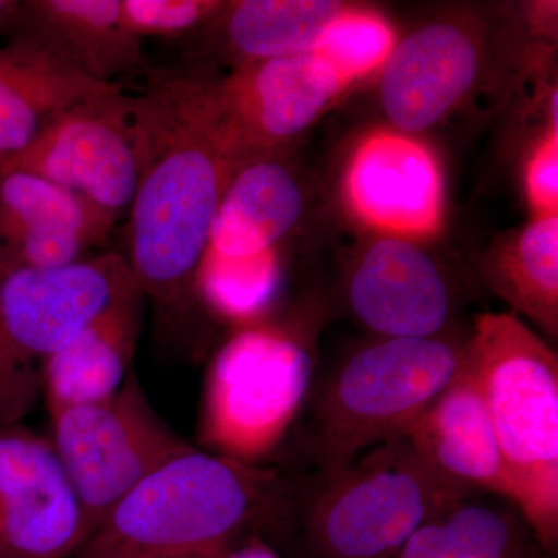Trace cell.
<instances>
[{"label":"cell","mask_w":558,"mask_h":558,"mask_svg":"<svg viewBox=\"0 0 558 558\" xmlns=\"http://www.w3.org/2000/svg\"><path fill=\"white\" fill-rule=\"evenodd\" d=\"M90 537L49 436L0 427V558H64Z\"/></svg>","instance_id":"12"},{"label":"cell","mask_w":558,"mask_h":558,"mask_svg":"<svg viewBox=\"0 0 558 558\" xmlns=\"http://www.w3.org/2000/svg\"><path fill=\"white\" fill-rule=\"evenodd\" d=\"M304 207L303 186L279 154L244 161L223 191L201 266L284 270L279 245Z\"/></svg>","instance_id":"16"},{"label":"cell","mask_w":558,"mask_h":558,"mask_svg":"<svg viewBox=\"0 0 558 558\" xmlns=\"http://www.w3.org/2000/svg\"><path fill=\"white\" fill-rule=\"evenodd\" d=\"M398 43L395 27L379 10L348 3L323 35L317 51L351 89L380 73Z\"/></svg>","instance_id":"24"},{"label":"cell","mask_w":558,"mask_h":558,"mask_svg":"<svg viewBox=\"0 0 558 558\" xmlns=\"http://www.w3.org/2000/svg\"><path fill=\"white\" fill-rule=\"evenodd\" d=\"M223 5L220 0H120V13L140 40L179 39L204 32Z\"/></svg>","instance_id":"25"},{"label":"cell","mask_w":558,"mask_h":558,"mask_svg":"<svg viewBox=\"0 0 558 558\" xmlns=\"http://www.w3.org/2000/svg\"><path fill=\"white\" fill-rule=\"evenodd\" d=\"M524 193L534 216L558 215V128L548 126L524 165Z\"/></svg>","instance_id":"26"},{"label":"cell","mask_w":558,"mask_h":558,"mask_svg":"<svg viewBox=\"0 0 558 558\" xmlns=\"http://www.w3.org/2000/svg\"><path fill=\"white\" fill-rule=\"evenodd\" d=\"M0 170L38 175L119 218L137 190L140 157L131 95L123 86L64 110Z\"/></svg>","instance_id":"9"},{"label":"cell","mask_w":558,"mask_h":558,"mask_svg":"<svg viewBox=\"0 0 558 558\" xmlns=\"http://www.w3.org/2000/svg\"><path fill=\"white\" fill-rule=\"evenodd\" d=\"M219 558H281L277 550L270 548L263 539L252 538L241 545L230 546L223 550Z\"/></svg>","instance_id":"28"},{"label":"cell","mask_w":558,"mask_h":558,"mask_svg":"<svg viewBox=\"0 0 558 558\" xmlns=\"http://www.w3.org/2000/svg\"><path fill=\"white\" fill-rule=\"evenodd\" d=\"M132 108L140 172L124 258L145 299L163 318L179 317L197 300V274L238 165L202 65L150 80Z\"/></svg>","instance_id":"1"},{"label":"cell","mask_w":558,"mask_h":558,"mask_svg":"<svg viewBox=\"0 0 558 558\" xmlns=\"http://www.w3.org/2000/svg\"><path fill=\"white\" fill-rule=\"evenodd\" d=\"M347 2L339 0H236L194 36L201 51L231 69L317 51Z\"/></svg>","instance_id":"20"},{"label":"cell","mask_w":558,"mask_h":558,"mask_svg":"<svg viewBox=\"0 0 558 558\" xmlns=\"http://www.w3.org/2000/svg\"><path fill=\"white\" fill-rule=\"evenodd\" d=\"M117 86L95 83L49 50L11 36L0 47V160L27 148L64 110Z\"/></svg>","instance_id":"21"},{"label":"cell","mask_w":558,"mask_h":558,"mask_svg":"<svg viewBox=\"0 0 558 558\" xmlns=\"http://www.w3.org/2000/svg\"><path fill=\"white\" fill-rule=\"evenodd\" d=\"M348 90L317 53L252 62L213 76V98L238 167L275 156Z\"/></svg>","instance_id":"10"},{"label":"cell","mask_w":558,"mask_h":558,"mask_svg":"<svg viewBox=\"0 0 558 558\" xmlns=\"http://www.w3.org/2000/svg\"><path fill=\"white\" fill-rule=\"evenodd\" d=\"M20 0H0V32H10L20 11Z\"/></svg>","instance_id":"29"},{"label":"cell","mask_w":558,"mask_h":558,"mask_svg":"<svg viewBox=\"0 0 558 558\" xmlns=\"http://www.w3.org/2000/svg\"><path fill=\"white\" fill-rule=\"evenodd\" d=\"M312 341L307 328L274 315L234 329L205 377L204 450L256 465L275 454L312 395Z\"/></svg>","instance_id":"6"},{"label":"cell","mask_w":558,"mask_h":558,"mask_svg":"<svg viewBox=\"0 0 558 558\" xmlns=\"http://www.w3.org/2000/svg\"><path fill=\"white\" fill-rule=\"evenodd\" d=\"M490 69L483 25L439 17L398 39L380 72L379 98L389 128L416 135L433 130L478 90Z\"/></svg>","instance_id":"11"},{"label":"cell","mask_w":558,"mask_h":558,"mask_svg":"<svg viewBox=\"0 0 558 558\" xmlns=\"http://www.w3.org/2000/svg\"><path fill=\"white\" fill-rule=\"evenodd\" d=\"M468 365L501 450L509 505L550 553L558 538L557 354L515 314L484 312L468 336Z\"/></svg>","instance_id":"3"},{"label":"cell","mask_w":558,"mask_h":558,"mask_svg":"<svg viewBox=\"0 0 558 558\" xmlns=\"http://www.w3.org/2000/svg\"><path fill=\"white\" fill-rule=\"evenodd\" d=\"M526 520L512 505L465 497L411 535L395 558H542Z\"/></svg>","instance_id":"23"},{"label":"cell","mask_w":558,"mask_h":558,"mask_svg":"<svg viewBox=\"0 0 558 558\" xmlns=\"http://www.w3.org/2000/svg\"><path fill=\"white\" fill-rule=\"evenodd\" d=\"M468 337H377L341 360L312 403L310 454L318 470L405 438L464 369Z\"/></svg>","instance_id":"5"},{"label":"cell","mask_w":558,"mask_h":558,"mask_svg":"<svg viewBox=\"0 0 558 558\" xmlns=\"http://www.w3.org/2000/svg\"><path fill=\"white\" fill-rule=\"evenodd\" d=\"M465 497L473 495L439 478L398 438L341 468L288 478L275 519L295 521L307 558H395L422 524Z\"/></svg>","instance_id":"4"},{"label":"cell","mask_w":558,"mask_h":558,"mask_svg":"<svg viewBox=\"0 0 558 558\" xmlns=\"http://www.w3.org/2000/svg\"><path fill=\"white\" fill-rule=\"evenodd\" d=\"M351 215L379 236L424 241L444 222V179L438 157L414 135L381 128L363 135L343 172Z\"/></svg>","instance_id":"13"},{"label":"cell","mask_w":558,"mask_h":558,"mask_svg":"<svg viewBox=\"0 0 558 558\" xmlns=\"http://www.w3.org/2000/svg\"><path fill=\"white\" fill-rule=\"evenodd\" d=\"M116 222L49 180L0 170V264L68 266L105 247Z\"/></svg>","instance_id":"15"},{"label":"cell","mask_w":558,"mask_h":558,"mask_svg":"<svg viewBox=\"0 0 558 558\" xmlns=\"http://www.w3.org/2000/svg\"><path fill=\"white\" fill-rule=\"evenodd\" d=\"M39 395V379L16 376L0 366V427L21 422Z\"/></svg>","instance_id":"27"},{"label":"cell","mask_w":558,"mask_h":558,"mask_svg":"<svg viewBox=\"0 0 558 558\" xmlns=\"http://www.w3.org/2000/svg\"><path fill=\"white\" fill-rule=\"evenodd\" d=\"M281 470L191 446L140 481L81 546L80 558H183L223 553L274 520Z\"/></svg>","instance_id":"2"},{"label":"cell","mask_w":558,"mask_h":558,"mask_svg":"<svg viewBox=\"0 0 558 558\" xmlns=\"http://www.w3.org/2000/svg\"><path fill=\"white\" fill-rule=\"evenodd\" d=\"M349 307L377 337L449 332L454 299L449 278L416 241L379 236L349 271Z\"/></svg>","instance_id":"14"},{"label":"cell","mask_w":558,"mask_h":558,"mask_svg":"<svg viewBox=\"0 0 558 558\" xmlns=\"http://www.w3.org/2000/svg\"><path fill=\"white\" fill-rule=\"evenodd\" d=\"M222 554V553H220ZM220 554H215V556H194V557H183V558H219Z\"/></svg>","instance_id":"30"},{"label":"cell","mask_w":558,"mask_h":558,"mask_svg":"<svg viewBox=\"0 0 558 558\" xmlns=\"http://www.w3.org/2000/svg\"><path fill=\"white\" fill-rule=\"evenodd\" d=\"M146 299L135 289L102 311L39 368L49 414L112 398L132 368Z\"/></svg>","instance_id":"19"},{"label":"cell","mask_w":558,"mask_h":558,"mask_svg":"<svg viewBox=\"0 0 558 558\" xmlns=\"http://www.w3.org/2000/svg\"><path fill=\"white\" fill-rule=\"evenodd\" d=\"M50 422L90 535L140 481L191 447L153 409L135 371L112 398L54 411Z\"/></svg>","instance_id":"7"},{"label":"cell","mask_w":558,"mask_h":558,"mask_svg":"<svg viewBox=\"0 0 558 558\" xmlns=\"http://www.w3.org/2000/svg\"><path fill=\"white\" fill-rule=\"evenodd\" d=\"M135 289L130 264L117 252L60 267L0 264V366L39 379L50 355Z\"/></svg>","instance_id":"8"},{"label":"cell","mask_w":558,"mask_h":558,"mask_svg":"<svg viewBox=\"0 0 558 558\" xmlns=\"http://www.w3.org/2000/svg\"><path fill=\"white\" fill-rule=\"evenodd\" d=\"M10 33L110 86L145 61L143 40L121 20L120 0H24Z\"/></svg>","instance_id":"18"},{"label":"cell","mask_w":558,"mask_h":558,"mask_svg":"<svg viewBox=\"0 0 558 558\" xmlns=\"http://www.w3.org/2000/svg\"><path fill=\"white\" fill-rule=\"evenodd\" d=\"M484 281L550 340L558 333V215L534 216L487 253Z\"/></svg>","instance_id":"22"},{"label":"cell","mask_w":558,"mask_h":558,"mask_svg":"<svg viewBox=\"0 0 558 558\" xmlns=\"http://www.w3.org/2000/svg\"><path fill=\"white\" fill-rule=\"evenodd\" d=\"M405 438L439 478L462 494L486 492L509 502L501 450L468 359L461 374L422 414Z\"/></svg>","instance_id":"17"}]
</instances>
